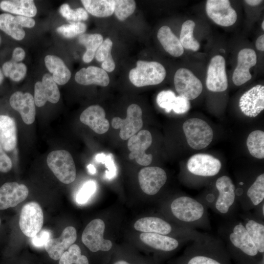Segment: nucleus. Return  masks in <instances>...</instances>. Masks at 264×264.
<instances>
[{
    "instance_id": "nucleus-24",
    "label": "nucleus",
    "mask_w": 264,
    "mask_h": 264,
    "mask_svg": "<svg viewBox=\"0 0 264 264\" xmlns=\"http://www.w3.org/2000/svg\"><path fill=\"white\" fill-rule=\"evenodd\" d=\"M245 228L259 252L264 255V221L248 212L240 215Z\"/></svg>"
},
{
    "instance_id": "nucleus-47",
    "label": "nucleus",
    "mask_w": 264,
    "mask_h": 264,
    "mask_svg": "<svg viewBox=\"0 0 264 264\" xmlns=\"http://www.w3.org/2000/svg\"><path fill=\"white\" fill-rule=\"evenodd\" d=\"M51 232L48 230L43 229L32 238L33 245L36 247L44 246L46 243L51 239Z\"/></svg>"
},
{
    "instance_id": "nucleus-45",
    "label": "nucleus",
    "mask_w": 264,
    "mask_h": 264,
    "mask_svg": "<svg viewBox=\"0 0 264 264\" xmlns=\"http://www.w3.org/2000/svg\"><path fill=\"white\" fill-rule=\"evenodd\" d=\"M26 73V66L24 64L18 63L13 61L8 77L14 81L19 82L24 77Z\"/></svg>"
},
{
    "instance_id": "nucleus-6",
    "label": "nucleus",
    "mask_w": 264,
    "mask_h": 264,
    "mask_svg": "<svg viewBox=\"0 0 264 264\" xmlns=\"http://www.w3.org/2000/svg\"><path fill=\"white\" fill-rule=\"evenodd\" d=\"M46 162L49 168L61 182L69 184L75 179V163L68 151L63 150L52 151L47 155Z\"/></svg>"
},
{
    "instance_id": "nucleus-37",
    "label": "nucleus",
    "mask_w": 264,
    "mask_h": 264,
    "mask_svg": "<svg viewBox=\"0 0 264 264\" xmlns=\"http://www.w3.org/2000/svg\"><path fill=\"white\" fill-rule=\"evenodd\" d=\"M246 145L249 153L253 157L264 158V132L260 130L252 132L246 140Z\"/></svg>"
},
{
    "instance_id": "nucleus-11",
    "label": "nucleus",
    "mask_w": 264,
    "mask_h": 264,
    "mask_svg": "<svg viewBox=\"0 0 264 264\" xmlns=\"http://www.w3.org/2000/svg\"><path fill=\"white\" fill-rule=\"evenodd\" d=\"M174 81L176 92L188 100L196 99L202 91L201 81L187 68H179L175 73Z\"/></svg>"
},
{
    "instance_id": "nucleus-8",
    "label": "nucleus",
    "mask_w": 264,
    "mask_h": 264,
    "mask_svg": "<svg viewBox=\"0 0 264 264\" xmlns=\"http://www.w3.org/2000/svg\"><path fill=\"white\" fill-rule=\"evenodd\" d=\"M105 224L103 220L96 219L89 222L82 235V241L92 252L108 251L112 246V242L104 238Z\"/></svg>"
},
{
    "instance_id": "nucleus-18",
    "label": "nucleus",
    "mask_w": 264,
    "mask_h": 264,
    "mask_svg": "<svg viewBox=\"0 0 264 264\" xmlns=\"http://www.w3.org/2000/svg\"><path fill=\"white\" fill-rule=\"evenodd\" d=\"M60 93L56 83L52 76L45 73L43 77L42 81H38L34 87V102L35 105L41 107L48 101L52 103H57Z\"/></svg>"
},
{
    "instance_id": "nucleus-2",
    "label": "nucleus",
    "mask_w": 264,
    "mask_h": 264,
    "mask_svg": "<svg viewBox=\"0 0 264 264\" xmlns=\"http://www.w3.org/2000/svg\"><path fill=\"white\" fill-rule=\"evenodd\" d=\"M179 264H233L221 239L203 233L190 242Z\"/></svg>"
},
{
    "instance_id": "nucleus-16",
    "label": "nucleus",
    "mask_w": 264,
    "mask_h": 264,
    "mask_svg": "<svg viewBox=\"0 0 264 264\" xmlns=\"http://www.w3.org/2000/svg\"><path fill=\"white\" fill-rule=\"evenodd\" d=\"M167 179L165 171L156 167L142 168L138 173V181L142 190L149 195L156 194L164 185Z\"/></svg>"
},
{
    "instance_id": "nucleus-19",
    "label": "nucleus",
    "mask_w": 264,
    "mask_h": 264,
    "mask_svg": "<svg viewBox=\"0 0 264 264\" xmlns=\"http://www.w3.org/2000/svg\"><path fill=\"white\" fill-rule=\"evenodd\" d=\"M256 63L257 55L252 49L245 48L239 52L237 66L232 76L233 82L236 86H241L251 79L249 69Z\"/></svg>"
},
{
    "instance_id": "nucleus-26",
    "label": "nucleus",
    "mask_w": 264,
    "mask_h": 264,
    "mask_svg": "<svg viewBox=\"0 0 264 264\" xmlns=\"http://www.w3.org/2000/svg\"><path fill=\"white\" fill-rule=\"evenodd\" d=\"M75 80L77 83L83 85L94 84L106 87L110 83L107 72L103 69L94 66L81 68L76 73Z\"/></svg>"
},
{
    "instance_id": "nucleus-44",
    "label": "nucleus",
    "mask_w": 264,
    "mask_h": 264,
    "mask_svg": "<svg viewBox=\"0 0 264 264\" xmlns=\"http://www.w3.org/2000/svg\"><path fill=\"white\" fill-rule=\"evenodd\" d=\"M95 159L97 162L105 165L108 169V171H106V176L108 178H112L116 176V169L112 154L106 155L103 153L98 154L96 155Z\"/></svg>"
},
{
    "instance_id": "nucleus-15",
    "label": "nucleus",
    "mask_w": 264,
    "mask_h": 264,
    "mask_svg": "<svg viewBox=\"0 0 264 264\" xmlns=\"http://www.w3.org/2000/svg\"><path fill=\"white\" fill-rule=\"evenodd\" d=\"M152 136L147 130H142L129 139L128 148L131 151L129 157L135 159L136 162L142 166H148L153 160L151 154H146L145 151L152 144Z\"/></svg>"
},
{
    "instance_id": "nucleus-21",
    "label": "nucleus",
    "mask_w": 264,
    "mask_h": 264,
    "mask_svg": "<svg viewBox=\"0 0 264 264\" xmlns=\"http://www.w3.org/2000/svg\"><path fill=\"white\" fill-rule=\"evenodd\" d=\"M77 239V232L73 226L66 227L58 238H51L44 247L49 256L53 260H59L62 254L72 245Z\"/></svg>"
},
{
    "instance_id": "nucleus-23",
    "label": "nucleus",
    "mask_w": 264,
    "mask_h": 264,
    "mask_svg": "<svg viewBox=\"0 0 264 264\" xmlns=\"http://www.w3.org/2000/svg\"><path fill=\"white\" fill-rule=\"evenodd\" d=\"M105 116V111L102 107L99 105H92L82 112L80 120L96 133L103 134L109 130L110 127V123Z\"/></svg>"
},
{
    "instance_id": "nucleus-1",
    "label": "nucleus",
    "mask_w": 264,
    "mask_h": 264,
    "mask_svg": "<svg viewBox=\"0 0 264 264\" xmlns=\"http://www.w3.org/2000/svg\"><path fill=\"white\" fill-rule=\"evenodd\" d=\"M220 232L233 264H260L264 261V255L259 252L241 219L229 220Z\"/></svg>"
},
{
    "instance_id": "nucleus-50",
    "label": "nucleus",
    "mask_w": 264,
    "mask_h": 264,
    "mask_svg": "<svg viewBox=\"0 0 264 264\" xmlns=\"http://www.w3.org/2000/svg\"><path fill=\"white\" fill-rule=\"evenodd\" d=\"M25 53L24 50L21 47H17L14 49L12 53L11 60L18 63L22 61L25 57Z\"/></svg>"
},
{
    "instance_id": "nucleus-27",
    "label": "nucleus",
    "mask_w": 264,
    "mask_h": 264,
    "mask_svg": "<svg viewBox=\"0 0 264 264\" xmlns=\"http://www.w3.org/2000/svg\"><path fill=\"white\" fill-rule=\"evenodd\" d=\"M134 227L136 230L143 233H153L166 236L171 234L173 231V227L170 223L156 217L139 219L135 222Z\"/></svg>"
},
{
    "instance_id": "nucleus-59",
    "label": "nucleus",
    "mask_w": 264,
    "mask_h": 264,
    "mask_svg": "<svg viewBox=\"0 0 264 264\" xmlns=\"http://www.w3.org/2000/svg\"></svg>"
},
{
    "instance_id": "nucleus-33",
    "label": "nucleus",
    "mask_w": 264,
    "mask_h": 264,
    "mask_svg": "<svg viewBox=\"0 0 264 264\" xmlns=\"http://www.w3.org/2000/svg\"><path fill=\"white\" fill-rule=\"evenodd\" d=\"M79 43L86 47V51L83 56L84 62H90L95 53L103 42V37L100 34H82L78 38Z\"/></svg>"
},
{
    "instance_id": "nucleus-52",
    "label": "nucleus",
    "mask_w": 264,
    "mask_h": 264,
    "mask_svg": "<svg viewBox=\"0 0 264 264\" xmlns=\"http://www.w3.org/2000/svg\"><path fill=\"white\" fill-rule=\"evenodd\" d=\"M256 47L260 51H264V35L259 36L256 40L255 43Z\"/></svg>"
},
{
    "instance_id": "nucleus-10",
    "label": "nucleus",
    "mask_w": 264,
    "mask_h": 264,
    "mask_svg": "<svg viewBox=\"0 0 264 264\" xmlns=\"http://www.w3.org/2000/svg\"><path fill=\"white\" fill-rule=\"evenodd\" d=\"M142 116L141 108L137 104H132L127 108L126 118L114 117L111 120V125L115 129H120V138L127 140L135 135L142 127Z\"/></svg>"
},
{
    "instance_id": "nucleus-12",
    "label": "nucleus",
    "mask_w": 264,
    "mask_h": 264,
    "mask_svg": "<svg viewBox=\"0 0 264 264\" xmlns=\"http://www.w3.org/2000/svg\"><path fill=\"white\" fill-rule=\"evenodd\" d=\"M206 85L209 90L213 92H222L227 88L226 64L223 56L216 55L211 59L207 71Z\"/></svg>"
},
{
    "instance_id": "nucleus-13",
    "label": "nucleus",
    "mask_w": 264,
    "mask_h": 264,
    "mask_svg": "<svg viewBox=\"0 0 264 264\" xmlns=\"http://www.w3.org/2000/svg\"><path fill=\"white\" fill-rule=\"evenodd\" d=\"M206 12L210 19L222 26L232 25L237 20V14L228 0H207Z\"/></svg>"
},
{
    "instance_id": "nucleus-34",
    "label": "nucleus",
    "mask_w": 264,
    "mask_h": 264,
    "mask_svg": "<svg viewBox=\"0 0 264 264\" xmlns=\"http://www.w3.org/2000/svg\"><path fill=\"white\" fill-rule=\"evenodd\" d=\"M112 42L106 38L97 50L95 57L98 62H102L101 66L106 71L111 72L114 70L115 64L111 54Z\"/></svg>"
},
{
    "instance_id": "nucleus-57",
    "label": "nucleus",
    "mask_w": 264,
    "mask_h": 264,
    "mask_svg": "<svg viewBox=\"0 0 264 264\" xmlns=\"http://www.w3.org/2000/svg\"><path fill=\"white\" fill-rule=\"evenodd\" d=\"M262 28L263 30H264V21H263L262 23Z\"/></svg>"
},
{
    "instance_id": "nucleus-31",
    "label": "nucleus",
    "mask_w": 264,
    "mask_h": 264,
    "mask_svg": "<svg viewBox=\"0 0 264 264\" xmlns=\"http://www.w3.org/2000/svg\"><path fill=\"white\" fill-rule=\"evenodd\" d=\"M3 11L28 17H32L37 13V8L33 0H3L0 3Z\"/></svg>"
},
{
    "instance_id": "nucleus-17",
    "label": "nucleus",
    "mask_w": 264,
    "mask_h": 264,
    "mask_svg": "<svg viewBox=\"0 0 264 264\" xmlns=\"http://www.w3.org/2000/svg\"><path fill=\"white\" fill-rule=\"evenodd\" d=\"M239 105L246 116H257L264 109V86L257 85L244 92L240 99Z\"/></svg>"
},
{
    "instance_id": "nucleus-4",
    "label": "nucleus",
    "mask_w": 264,
    "mask_h": 264,
    "mask_svg": "<svg viewBox=\"0 0 264 264\" xmlns=\"http://www.w3.org/2000/svg\"><path fill=\"white\" fill-rule=\"evenodd\" d=\"M215 187L218 192V196L207 207H210L223 217L229 220L233 219L239 204L233 182L228 176H222L216 180Z\"/></svg>"
},
{
    "instance_id": "nucleus-5",
    "label": "nucleus",
    "mask_w": 264,
    "mask_h": 264,
    "mask_svg": "<svg viewBox=\"0 0 264 264\" xmlns=\"http://www.w3.org/2000/svg\"><path fill=\"white\" fill-rule=\"evenodd\" d=\"M166 75L165 68L159 63L139 60L136 66L130 70L129 77L133 85L142 87L161 83Z\"/></svg>"
},
{
    "instance_id": "nucleus-7",
    "label": "nucleus",
    "mask_w": 264,
    "mask_h": 264,
    "mask_svg": "<svg viewBox=\"0 0 264 264\" xmlns=\"http://www.w3.org/2000/svg\"><path fill=\"white\" fill-rule=\"evenodd\" d=\"M182 128L188 145L193 149L205 148L212 141L213 130L203 120L190 118L184 122Z\"/></svg>"
},
{
    "instance_id": "nucleus-48",
    "label": "nucleus",
    "mask_w": 264,
    "mask_h": 264,
    "mask_svg": "<svg viewBox=\"0 0 264 264\" xmlns=\"http://www.w3.org/2000/svg\"><path fill=\"white\" fill-rule=\"evenodd\" d=\"M12 162L10 157L5 153L0 143V172L7 173L11 170Z\"/></svg>"
},
{
    "instance_id": "nucleus-36",
    "label": "nucleus",
    "mask_w": 264,
    "mask_h": 264,
    "mask_svg": "<svg viewBox=\"0 0 264 264\" xmlns=\"http://www.w3.org/2000/svg\"><path fill=\"white\" fill-rule=\"evenodd\" d=\"M195 27V23L194 21L187 20L184 22L181 26L179 40L183 47L196 51L199 49L200 44L193 36Z\"/></svg>"
},
{
    "instance_id": "nucleus-56",
    "label": "nucleus",
    "mask_w": 264,
    "mask_h": 264,
    "mask_svg": "<svg viewBox=\"0 0 264 264\" xmlns=\"http://www.w3.org/2000/svg\"><path fill=\"white\" fill-rule=\"evenodd\" d=\"M3 80V75L0 68V85L2 83Z\"/></svg>"
},
{
    "instance_id": "nucleus-58",
    "label": "nucleus",
    "mask_w": 264,
    "mask_h": 264,
    "mask_svg": "<svg viewBox=\"0 0 264 264\" xmlns=\"http://www.w3.org/2000/svg\"><path fill=\"white\" fill-rule=\"evenodd\" d=\"M0 223H1V220H0Z\"/></svg>"
},
{
    "instance_id": "nucleus-39",
    "label": "nucleus",
    "mask_w": 264,
    "mask_h": 264,
    "mask_svg": "<svg viewBox=\"0 0 264 264\" xmlns=\"http://www.w3.org/2000/svg\"><path fill=\"white\" fill-rule=\"evenodd\" d=\"M114 3V13L121 21L133 14L136 8L135 2L133 0H115Z\"/></svg>"
},
{
    "instance_id": "nucleus-3",
    "label": "nucleus",
    "mask_w": 264,
    "mask_h": 264,
    "mask_svg": "<svg viewBox=\"0 0 264 264\" xmlns=\"http://www.w3.org/2000/svg\"><path fill=\"white\" fill-rule=\"evenodd\" d=\"M170 209L182 227L194 230L210 228L207 207L199 200L181 196L172 200Z\"/></svg>"
},
{
    "instance_id": "nucleus-55",
    "label": "nucleus",
    "mask_w": 264,
    "mask_h": 264,
    "mask_svg": "<svg viewBox=\"0 0 264 264\" xmlns=\"http://www.w3.org/2000/svg\"><path fill=\"white\" fill-rule=\"evenodd\" d=\"M113 264H132L130 263L123 260L117 261L113 263Z\"/></svg>"
},
{
    "instance_id": "nucleus-40",
    "label": "nucleus",
    "mask_w": 264,
    "mask_h": 264,
    "mask_svg": "<svg viewBox=\"0 0 264 264\" xmlns=\"http://www.w3.org/2000/svg\"><path fill=\"white\" fill-rule=\"evenodd\" d=\"M60 12L70 22L86 21L88 17L87 11L84 8L79 7L75 10L71 9L67 3H64L61 6Z\"/></svg>"
},
{
    "instance_id": "nucleus-49",
    "label": "nucleus",
    "mask_w": 264,
    "mask_h": 264,
    "mask_svg": "<svg viewBox=\"0 0 264 264\" xmlns=\"http://www.w3.org/2000/svg\"><path fill=\"white\" fill-rule=\"evenodd\" d=\"M15 18L18 23L21 27L31 28L35 25V22L31 17L19 15Z\"/></svg>"
},
{
    "instance_id": "nucleus-35",
    "label": "nucleus",
    "mask_w": 264,
    "mask_h": 264,
    "mask_svg": "<svg viewBox=\"0 0 264 264\" xmlns=\"http://www.w3.org/2000/svg\"><path fill=\"white\" fill-rule=\"evenodd\" d=\"M0 29L16 40H22L25 32L18 23L14 16L7 13L0 15Z\"/></svg>"
},
{
    "instance_id": "nucleus-53",
    "label": "nucleus",
    "mask_w": 264,
    "mask_h": 264,
    "mask_svg": "<svg viewBox=\"0 0 264 264\" xmlns=\"http://www.w3.org/2000/svg\"><path fill=\"white\" fill-rule=\"evenodd\" d=\"M246 4L251 6H256L261 4L263 0H245L244 1Z\"/></svg>"
},
{
    "instance_id": "nucleus-14",
    "label": "nucleus",
    "mask_w": 264,
    "mask_h": 264,
    "mask_svg": "<svg viewBox=\"0 0 264 264\" xmlns=\"http://www.w3.org/2000/svg\"><path fill=\"white\" fill-rule=\"evenodd\" d=\"M221 168L220 161L213 156L206 154H197L192 156L187 163V169L192 175L201 177L216 176Z\"/></svg>"
},
{
    "instance_id": "nucleus-32",
    "label": "nucleus",
    "mask_w": 264,
    "mask_h": 264,
    "mask_svg": "<svg viewBox=\"0 0 264 264\" xmlns=\"http://www.w3.org/2000/svg\"><path fill=\"white\" fill-rule=\"evenodd\" d=\"M86 10L97 17H107L114 13L113 0H82Z\"/></svg>"
},
{
    "instance_id": "nucleus-20",
    "label": "nucleus",
    "mask_w": 264,
    "mask_h": 264,
    "mask_svg": "<svg viewBox=\"0 0 264 264\" xmlns=\"http://www.w3.org/2000/svg\"><path fill=\"white\" fill-rule=\"evenodd\" d=\"M29 191L24 184L6 182L0 187V210L14 207L24 200Z\"/></svg>"
},
{
    "instance_id": "nucleus-9",
    "label": "nucleus",
    "mask_w": 264,
    "mask_h": 264,
    "mask_svg": "<svg viewBox=\"0 0 264 264\" xmlns=\"http://www.w3.org/2000/svg\"><path fill=\"white\" fill-rule=\"evenodd\" d=\"M43 223L44 214L38 203L31 201L24 205L19 220L20 228L23 234L33 237L41 230Z\"/></svg>"
},
{
    "instance_id": "nucleus-28",
    "label": "nucleus",
    "mask_w": 264,
    "mask_h": 264,
    "mask_svg": "<svg viewBox=\"0 0 264 264\" xmlns=\"http://www.w3.org/2000/svg\"><path fill=\"white\" fill-rule=\"evenodd\" d=\"M17 143V127L15 120L5 115H0V143L4 150L15 149Z\"/></svg>"
},
{
    "instance_id": "nucleus-30",
    "label": "nucleus",
    "mask_w": 264,
    "mask_h": 264,
    "mask_svg": "<svg viewBox=\"0 0 264 264\" xmlns=\"http://www.w3.org/2000/svg\"><path fill=\"white\" fill-rule=\"evenodd\" d=\"M44 63L48 71L52 74V78L56 84L63 85L69 81L71 72L59 57L47 55L44 58Z\"/></svg>"
},
{
    "instance_id": "nucleus-54",
    "label": "nucleus",
    "mask_w": 264,
    "mask_h": 264,
    "mask_svg": "<svg viewBox=\"0 0 264 264\" xmlns=\"http://www.w3.org/2000/svg\"><path fill=\"white\" fill-rule=\"evenodd\" d=\"M87 168L88 169L89 173H90L91 174H92V175L95 174L96 172V170L95 167L94 166V165L92 164L88 165L87 166Z\"/></svg>"
},
{
    "instance_id": "nucleus-42",
    "label": "nucleus",
    "mask_w": 264,
    "mask_h": 264,
    "mask_svg": "<svg viewBox=\"0 0 264 264\" xmlns=\"http://www.w3.org/2000/svg\"><path fill=\"white\" fill-rule=\"evenodd\" d=\"M176 97V94L173 91L162 90L156 96V103L159 107L164 109L166 112H170L172 110Z\"/></svg>"
},
{
    "instance_id": "nucleus-22",
    "label": "nucleus",
    "mask_w": 264,
    "mask_h": 264,
    "mask_svg": "<svg viewBox=\"0 0 264 264\" xmlns=\"http://www.w3.org/2000/svg\"><path fill=\"white\" fill-rule=\"evenodd\" d=\"M9 103L11 107L20 113L24 123L30 125L34 122L35 104L34 97L30 93L16 91L11 96Z\"/></svg>"
},
{
    "instance_id": "nucleus-41",
    "label": "nucleus",
    "mask_w": 264,
    "mask_h": 264,
    "mask_svg": "<svg viewBox=\"0 0 264 264\" xmlns=\"http://www.w3.org/2000/svg\"><path fill=\"white\" fill-rule=\"evenodd\" d=\"M87 26L82 22H72L64 24L57 28V31L66 38H71L84 33Z\"/></svg>"
},
{
    "instance_id": "nucleus-51",
    "label": "nucleus",
    "mask_w": 264,
    "mask_h": 264,
    "mask_svg": "<svg viewBox=\"0 0 264 264\" xmlns=\"http://www.w3.org/2000/svg\"><path fill=\"white\" fill-rule=\"evenodd\" d=\"M13 64V61L10 60L5 62L2 67V72L6 77H8Z\"/></svg>"
},
{
    "instance_id": "nucleus-43",
    "label": "nucleus",
    "mask_w": 264,
    "mask_h": 264,
    "mask_svg": "<svg viewBox=\"0 0 264 264\" xmlns=\"http://www.w3.org/2000/svg\"><path fill=\"white\" fill-rule=\"evenodd\" d=\"M96 190L94 181L89 180L85 182L77 193L76 201L80 204L86 203Z\"/></svg>"
},
{
    "instance_id": "nucleus-29",
    "label": "nucleus",
    "mask_w": 264,
    "mask_h": 264,
    "mask_svg": "<svg viewBox=\"0 0 264 264\" xmlns=\"http://www.w3.org/2000/svg\"><path fill=\"white\" fill-rule=\"evenodd\" d=\"M157 37L164 50L174 57H179L184 52V49L179 39L167 25L161 27L158 31Z\"/></svg>"
},
{
    "instance_id": "nucleus-25",
    "label": "nucleus",
    "mask_w": 264,
    "mask_h": 264,
    "mask_svg": "<svg viewBox=\"0 0 264 264\" xmlns=\"http://www.w3.org/2000/svg\"><path fill=\"white\" fill-rule=\"evenodd\" d=\"M140 239L145 244L154 250L169 253L176 250L180 246V241L169 236L153 233H142Z\"/></svg>"
},
{
    "instance_id": "nucleus-46",
    "label": "nucleus",
    "mask_w": 264,
    "mask_h": 264,
    "mask_svg": "<svg viewBox=\"0 0 264 264\" xmlns=\"http://www.w3.org/2000/svg\"><path fill=\"white\" fill-rule=\"evenodd\" d=\"M189 100L181 96H176L173 104L172 110L177 114H183L187 112L190 109Z\"/></svg>"
},
{
    "instance_id": "nucleus-38",
    "label": "nucleus",
    "mask_w": 264,
    "mask_h": 264,
    "mask_svg": "<svg viewBox=\"0 0 264 264\" xmlns=\"http://www.w3.org/2000/svg\"><path fill=\"white\" fill-rule=\"evenodd\" d=\"M59 264H89L88 258L81 254L80 247L73 244L59 259Z\"/></svg>"
}]
</instances>
